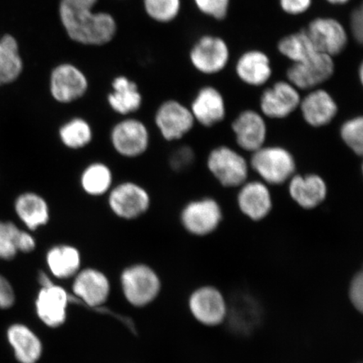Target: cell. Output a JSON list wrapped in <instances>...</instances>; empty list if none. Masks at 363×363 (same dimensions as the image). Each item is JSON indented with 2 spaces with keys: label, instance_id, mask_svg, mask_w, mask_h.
<instances>
[{
  "label": "cell",
  "instance_id": "cell-1",
  "mask_svg": "<svg viewBox=\"0 0 363 363\" xmlns=\"http://www.w3.org/2000/svg\"><path fill=\"white\" fill-rule=\"evenodd\" d=\"M99 0H59L58 16L72 42L102 47L115 39L118 24L111 13L97 11Z\"/></svg>",
  "mask_w": 363,
  "mask_h": 363
},
{
  "label": "cell",
  "instance_id": "cell-2",
  "mask_svg": "<svg viewBox=\"0 0 363 363\" xmlns=\"http://www.w3.org/2000/svg\"><path fill=\"white\" fill-rule=\"evenodd\" d=\"M106 201L112 215L125 221H134L147 215L152 203L147 189L133 180L116 183Z\"/></svg>",
  "mask_w": 363,
  "mask_h": 363
},
{
  "label": "cell",
  "instance_id": "cell-3",
  "mask_svg": "<svg viewBox=\"0 0 363 363\" xmlns=\"http://www.w3.org/2000/svg\"><path fill=\"white\" fill-rule=\"evenodd\" d=\"M110 144L118 156L136 159L146 154L151 146L149 127L138 117H122L116 122L108 134Z\"/></svg>",
  "mask_w": 363,
  "mask_h": 363
},
{
  "label": "cell",
  "instance_id": "cell-4",
  "mask_svg": "<svg viewBox=\"0 0 363 363\" xmlns=\"http://www.w3.org/2000/svg\"><path fill=\"white\" fill-rule=\"evenodd\" d=\"M190 65L199 74L211 76L220 74L230 60V49L220 35H203L195 40L189 50Z\"/></svg>",
  "mask_w": 363,
  "mask_h": 363
},
{
  "label": "cell",
  "instance_id": "cell-5",
  "mask_svg": "<svg viewBox=\"0 0 363 363\" xmlns=\"http://www.w3.org/2000/svg\"><path fill=\"white\" fill-rule=\"evenodd\" d=\"M89 80L79 66L61 62L50 72L49 93L53 101L70 104L80 101L89 92Z\"/></svg>",
  "mask_w": 363,
  "mask_h": 363
},
{
  "label": "cell",
  "instance_id": "cell-6",
  "mask_svg": "<svg viewBox=\"0 0 363 363\" xmlns=\"http://www.w3.org/2000/svg\"><path fill=\"white\" fill-rule=\"evenodd\" d=\"M190 313L203 326L218 328L227 321L229 301L221 290L213 285H203L194 290L189 299Z\"/></svg>",
  "mask_w": 363,
  "mask_h": 363
},
{
  "label": "cell",
  "instance_id": "cell-7",
  "mask_svg": "<svg viewBox=\"0 0 363 363\" xmlns=\"http://www.w3.org/2000/svg\"><path fill=\"white\" fill-rule=\"evenodd\" d=\"M335 58L317 52L314 56L298 63H291L286 70V79L299 91L320 88L335 74Z\"/></svg>",
  "mask_w": 363,
  "mask_h": 363
},
{
  "label": "cell",
  "instance_id": "cell-8",
  "mask_svg": "<svg viewBox=\"0 0 363 363\" xmlns=\"http://www.w3.org/2000/svg\"><path fill=\"white\" fill-rule=\"evenodd\" d=\"M251 165L267 184L285 183L294 174L295 161L288 150L279 147H262L253 152Z\"/></svg>",
  "mask_w": 363,
  "mask_h": 363
},
{
  "label": "cell",
  "instance_id": "cell-9",
  "mask_svg": "<svg viewBox=\"0 0 363 363\" xmlns=\"http://www.w3.org/2000/svg\"><path fill=\"white\" fill-rule=\"evenodd\" d=\"M305 29L317 52L335 58L347 48L348 30L334 17H315L308 23Z\"/></svg>",
  "mask_w": 363,
  "mask_h": 363
},
{
  "label": "cell",
  "instance_id": "cell-10",
  "mask_svg": "<svg viewBox=\"0 0 363 363\" xmlns=\"http://www.w3.org/2000/svg\"><path fill=\"white\" fill-rule=\"evenodd\" d=\"M154 125L163 139L174 142L193 129L194 118L189 107L177 99H167L154 113Z\"/></svg>",
  "mask_w": 363,
  "mask_h": 363
},
{
  "label": "cell",
  "instance_id": "cell-11",
  "mask_svg": "<svg viewBox=\"0 0 363 363\" xmlns=\"http://www.w3.org/2000/svg\"><path fill=\"white\" fill-rule=\"evenodd\" d=\"M121 284L126 298L135 306H146L152 302L161 287L155 271L146 264L127 267L122 272Z\"/></svg>",
  "mask_w": 363,
  "mask_h": 363
},
{
  "label": "cell",
  "instance_id": "cell-12",
  "mask_svg": "<svg viewBox=\"0 0 363 363\" xmlns=\"http://www.w3.org/2000/svg\"><path fill=\"white\" fill-rule=\"evenodd\" d=\"M208 170L225 187H238L246 183L248 164L246 159L234 150L218 147L208 157Z\"/></svg>",
  "mask_w": 363,
  "mask_h": 363
},
{
  "label": "cell",
  "instance_id": "cell-13",
  "mask_svg": "<svg viewBox=\"0 0 363 363\" xmlns=\"http://www.w3.org/2000/svg\"><path fill=\"white\" fill-rule=\"evenodd\" d=\"M222 211L215 199H202L188 203L180 214V221L189 234L204 237L217 229Z\"/></svg>",
  "mask_w": 363,
  "mask_h": 363
},
{
  "label": "cell",
  "instance_id": "cell-14",
  "mask_svg": "<svg viewBox=\"0 0 363 363\" xmlns=\"http://www.w3.org/2000/svg\"><path fill=\"white\" fill-rule=\"evenodd\" d=\"M301 98L299 90L288 80H279L263 91L261 111L271 119H284L298 108Z\"/></svg>",
  "mask_w": 363,
  "mask_h": 363
},
{
  "label": "cell",
  "instance_id": "cell-15",
  "mask_svg": "<svg viewBox=\"0 0 363 363\" xmlns=\"http://www.w3.org/2000/svg\"><path fill=\"white\" fill-rule=\"evenodd\" d=\"M13 211L25 229L35 233L51 221V206L43 195L35 191L20 194L13 202Z\"/></svg>",
  "mask_w": 363,
  "mask_h": 363
},
{
  "label": "cell",
  "instance_id": "cell-16",
  "mask_svg": "<svg viewBox=\"0 0 363 363\" xmlns=\"http://www.w3.org/2000/svg\"><path fill=\"white\" fill-rule=\"evenodd\" d=\"M235 72L243 84L257 88L269 83L274 70L267 52L260 49H249L238 58Z\"/></svg>",
  "mask_w": 363,
  "mask_h": 363
},
{
  "label": "cell",
  "instance_id": "cell-17",
  "mask_svg": "<svg viewBox=\"0 0 363 363\" xmlns=\"http://www.w3.org/2000/svg\"><path fill=\"white\" fill-rule=\"evenodd\" d=\"M111 110L121 117L133 116L143 107V96L138 84L125 75L116 76L107 94Z\"/></svg>",
  "mask_w": 363,
  "mask_h": 363
},
{
  "label": "cell",
  "instance_id": "cell-18",
  "mask_svg": "<svg viewBox=\"0 0 363 363\" xmlns=\"http://www.w3.org/2000/svg\"><path fill=\"white\" fill-rule=\"evenodd\" d=\"M298 108L303 120L313 127L330 124L338 113V106L333 95L321 88L308 91L306 96L301 98Z\"/></svg>",
  "mask_w": 363,
  "mask_h": 363
},
{
  "label": "cell",
  "instance_id": "cell-19",
  "mask_svg": "<svg viewBox=\"0 0 363 363\" xmlns=\"http://www.w3.org/2000/svg\"><path fill=\"white\" fill-rule=\"evenodd\" d=\"M189 108L194 121L206 127L220 123L224 120L226 113L223 94L211 85L199 89Z\"/></svg>",
  "mask_w": 363,
  "mask_h": 363
},
{
  "label": "cell",
  "instance_id": "cell-20",
  "mask_svg": "<svg viewBox=\"0 0 363 363\" xmlns=\"http://www.w3.org/2000/svg\"><path fill=\"white\" fill-rule=\"evenodd\" d=\"M237 143L245 151L255 152L263 147L267 125L259 113L252 110L240 113L233 124Z\"/></svg>",
  "mask_w": 363,
  "mask_h": 363
},
{
  "label": "cell",
  "instance_id": "cell-21",
  "mask_svg": "<svg viewBox=\"0 0 363 363\" xmlns=\"http://www.w3.org/2000/svg\"><path fill=\"white\" fill-rule=\"evenodd\" d=\"M36 244L31 231L21 228L15 222L0 220V261H12L20 252H33Z\"/></svg>",
  "mask_w": 363,
  "mask_h": 363
},
{
  "label": "cell",
  "instance_id": "cell-22",
  "mask_svg": "<svg viewBox=\"0 0 363 363\" xmlns=\"http://www.w3.org/2000/svg\"><path fill=\"white\" fill-rule=\"evenodd\" d=\"M68 295L65 290L53 284L43 287L35 301L36 313L44 323L57 328L65 323Z\"/></svg>",
  "mask_w": 363,
  "mask_h": 363
},
{
  "label": "cell",
  "instance_id": "cell-23",
  "mask_svg": "<svg viewBox=\"0 0 363 363\" xmlns=\"http://www.w3.org/2000/svg\"><path fill=\"white\" fill-rule=\"evenodd\" d=\"M75 276L72 289L82 301L90 307H98L106 302L110 292V283L103 272L94 269H85Z\"/></svg>",
  "mask_w": 363,
  "mask_h": 363
},
{
  "label": "cell",
  "instance_id": "cell-24",
  "mask_svg": "<svg viewBox=\"0 0 363 363\" xmlns=\"http://www.w3.org/2000/svg\"><path fill=\"white\" fill-rule=\"evenodd\" d=\"M240 211L250 219L261 220L269 216L272 206L269 189L261 182L252 181L242 184L238 197Z\"/></svg>",
  "mask_w": 363,
  "mask_h": 363
},
{
  "label": "cell",
  "instance_id": "cell-25",
  "mask_svg": "<svg viewBox=\"0 0 363 363\" xmlns=\"http://www.w3.org/2000/svg\"><path fill=\"white\" fill-rule=\"evenodd\" d=\"M289 194L299 206L312 210L328 196V186L319 175H295L290 179Z\"/></svg>",
  "mask_w": 363,
  "mask_h": 363
},
{
  "label": "cell",
  "instance_id": "cell-26",
  "mask_svg": "<svg viewBox=\"0 0 363 363\" xmlns=\"http://www.w3.org/2000/svg\"><path fill=\"white\" fill-rule=\"evenodd\" d=\"M6 339L13 357L19 363H36L42 356V342L33 331L24 324L13 323L9 326Z\"/></svg>",
  "mask_w": 363,
  "mask_h": 363
},
{
  "label": "cell",
  "instance_id": "cell-27",
  "mask_svg": "<svg viewBox=\"0 0 363 363\" xmlns=\"http://www.w3.org/2000/svg\"><path fill=\"white\" fill-rule=\"evenodd\" d=\"M80 189L87 196L106 197L115 185V176L110 165L94 161L84 167L79 175Z\"/></svg>",
  "mask_w": 363,
  "mask_h": 363
},
{
  "label": "cell",
  "instance_id": "cell-28",
  "mask_svg": "<svg viewBox=\"0 0 363 363\" xmlns=\"http://www.w3.org/2000/svg\"><path fill=\"white\" fill-rule=\"evenodd\" d=\"M45 260L49 270L57 279H66L80 271L81 254L72 245L61 243L50 247Z\"/></svg>",
  "mask_w": 363,
  "mask_h": 363
},
{
  "label": "cell",
  "instance_id": "cell-29",
  "mask_svg": "<svg viewBox=\"0 0 363 363\" xmlns=\"http://www.w3.org/2000/svg\"><path fill=\"white\" fill-rule=\"evenodd\" d=\"M57 138L65 148L71 151H80L93 143L94 130L87 119L74 116L58 127Z\"/></svg>",
  "mask_w": 363,
  "mask_h": 363
},
{
  "label": "cell",
  "instance_id": "cell-30",
  "mask_svg": "<svg viewBox=\"0 0 363 363\" xmlns=\"http://www.w3.org/2000/svg\"><path fill=\"white\" fill-rule=\"evenodd\" d=\"M277 50L291 63L301 62L319 52L305 28L284 35L277 43Z\"/></svg>",
  "mask_w": 363,
  "mask_h": 363
},
{
  "label": "cell",
  "instance_id": "cell-31",
  "mask_svg": "<svg viewBox=\"0 0 363 363\" xmlns=\"http://www.w3.org/2000/svg\"><path fill=\"white\" fill-rule=\"evenodd\" d=\"M23 67L16 39L11 35H4L0 40V85L10 84L19 79Z\"/></svg>",
  "mask_w": 363,
  "mask_h": 363
},
{
  "label": "cell",
  "instance_id": "cell-32",
  "mask_svg": "<svg viewBox=\"0 0 363 363\" xmlns=\"http://www.w3.org/2000/svg\"><path fill=\"white\" fill-rule=\"evenodd\" d=\"M183 7L182 0H143V8L150 20L170 24L178 19Z\"/></svg>",
  "mask_w": 363,
  "mask_h": 363
},
{
  "label": "cell",
  "instance_id": "cell-33",
  "mask_svg": "<svg viewBox=\"0 0 363 363\" xmlns=\"http://www.w3.org/2000/svg\"><path fill=\"white\" fill-rule=\"evenodd\" d=\"M340 136L353 152L361 156L363 152V119L362 116L348 120L340 127Z\"/></svg>",
  "mask_w": 363,
  "mask_h": 363
},
{
  "label": "cell",
  "instance_id": "cell-34",
  "mask_svg": "<svg viewBox=\"0 0 363 363\" xmlns=\"http://www.w3.org/2000/svg\"><path fill=\"white\" fill-rule=\"evenodd\" d=\"M193 2L202 15L222 21L228 16L231 0H193Z\"/></svg>",
  "mask_w": 363,
  "mask_h": 363
},
{
  "label": "cell",
  "instance_id": "cell-35",
  "mask_svg": "<svg viewBox=\"0 0 363 363\" xmlns=\"http://www.w3.org/2000/svg\"><path fill=\"white\" fill-rule=\"evenodd\" d=\"M348 298L352 306L357 312L363 311V274L358 272L351 280L348 288Z\"/></svg>",
  "mask_w": 363,
  "mask_h": 363
},
{
  "label": "cell",
  "instance_id": "cell-36",
  "mask_svg": "<svg viewBox=\"0 0 363 363\" xmlns=\"http://www.w3.org/2000/svg\"><path fill=\"white\" fill-rule=\"evenodd\" d=\"M279 4L286 15L299 16L311 10L313 0H279Z\"/></svg>",
  "mask_w": 363,
  "mask_h": 363
},
{
  "label": "cell",
  "instance_id": "cell-37",
  "mask_svg": "<svg viewBox=\"0 0 363 363\" xmlns=\"http://www.w3.org/2000/svg\"><path fill=\"white\" fill-rule=\"evenodd\" d=\"M15 289L6 276L0 274V310H10L16 303Z\"/></svg>",
  "mask_w": 363,
  "mask_h": 363
},
{
  "label": "cell",
  "instance_id": "cell-38",
  "mask_svg": "<svg viewBox=\"0 0 363 363\" xmlns=\"http://www.w3.org/2000/svg\"><path fill=\"white\" fill-rule=\"evenodd\" d=\"M194 152L187 147H180L172 154L170 166L174 171H183L192 164Z\"/></svg>",
  "mask_w": 363,
  "mask_h": 363
},
{
  "label": "cell",
  "instance_id": "cell-39",
  "mask_svg": "<svg viewBox=\"0 0 363 363\" xmlns=\"http://www.w3.org/2000/svg\"><path fill=\"white\" fill-rule=\"evenodd\" d=\"M348 33L358 44L362 45L363 40V11L362 6H358L352 11L349 20Z\"/></svg>",
  "mask_w": 363,
  "mask_h": 363
},
{
  "label": "cell",
  "instance_id": "cell-40",
  "mask_svg": "<svg viewBox=\"0 0 363 363\" xmlns=\"http://www.w3.org/2000/svg\"><path fill=\"white\" fill-rule=\"evenodd\" d=\"M325 1L330 4V6H342L350 3L352 0H325Z\"/></svg>",
  "mask_w": 363,
  "mask_h": 363
},
{
  "label": "cell",
  "instance_id": "cell-41",
  "mask_svg": "<svg viewBox=\"0 0 363 363\" xmlns=\"http://www.w3.org/2000/svg\"><path fill=\"white\" fill-rule=\"evenodd\" d=\"M358 79H359V83L362 85L363 83V65L362 62L360 63L359 67H358Z\"/></svg>",
  "mask_w": 363,
  "mask_h": 363
}]
</instances>
